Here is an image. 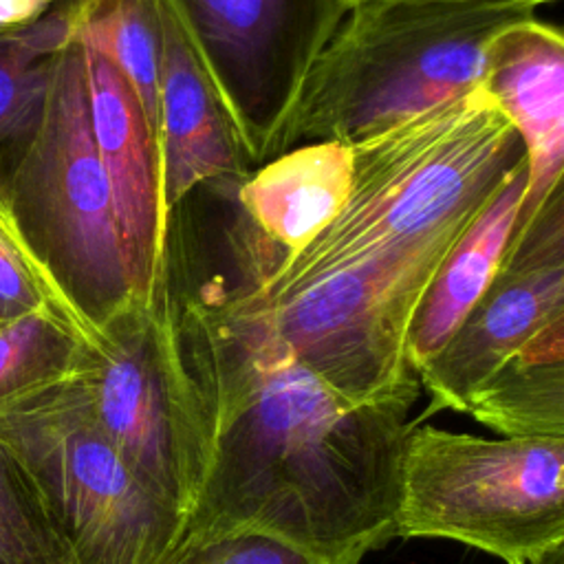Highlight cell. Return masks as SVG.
I'll return each instance as SVG.
<instances>
[{
    "mask_svg": "<svg viewBox=\"0 0 564 564\" xmlns=\"http://www.w3.org/2000/svg\"><path fill=\"white\" fill-rule=\"evenodd\" d=\"M229 229L207 264L167 227L156 293L189 381L203 471L176 544L260 533L333 564L394 538L419 394L350 405L278 335Z\"/></svg>",
    "mask_w": 564,
    "mask_h": 564,
    "instance_id": "obj_1",
    "label": "cell"
},
{
    "mask_svg": "<svg viewBox=\"0 0 564 564\" xmlns=\"http://www.w3.org/2000/svg\"><path fill=\"white\" fill-rule=\"evenodd\" d=\"M350 148L348 200L300 253L278 258L245 216L234 218L238 249L262 293L467 227L524 159L482 82Z\"/></svg>",
    "mask_w": 564,
    "mask_h": 564,
    "instance_id": "obj_2",
    "label": "cell"
},
{
    "mask_svg": "<svg viewBox=\"0 0 564 564\" xmlns=\"http://www.w3.org/2000/svg\"><path fill=\"white\" fill-rule=\"evenodd\" d=\"M520 0H350L313 59L278 154L352 143L482 82L491 44L535 18Z\"/></svg>",
    "mask_w": 564,
    "mask_h": 564,
    "instance_id": "obj_3",
    "label": "cell"
},
{
    "mask_svg": "<svg viewBox=\"0 0 564 564\" xmlns=\"http://www.w3.org/2000/svg\"><path fill=\"white\" fill-rule=\"evenodd\" d=\"M0 218L53 311L86 341L141 304L93 141L79 44L53 57L42 121L0 178Z\"/></svg>",
    "mask_w": 564,
    "mask_h": 564,
    "instance_id": "obj_4",
    "label": "cell"
},
{
    "mask_svg": "<svg viewBox=\"0 0 564 564\" xmlns=\"http://www.w3.org/2000/svg\"><path fill=\"white\" fill-rule=\"evenodd\" d=\"M394 535L456 540L507 564L564 544V438L410 425Z\"/></svg>",
    "mask_w": 564,
    "mask_h": 564,
    "instance_id": "obj_5",
    "label": "cell"
},
{
    "mask_svg": "<svg viewBox=\"0 0 564 564\" xmlns=\"http://www.w3.org/2000/svg\"><path fill=\"white\" fill-rule=\"evenodd\" d=\"M0 438L33 476L77 564H161L183 516L97 425L77 375L0 412Z\"/></svg>",
    "mask_w": 564,
    "mask_h": 564,
    "instance_id": "obj_6",
    "label": "cell"
},
{
    "mask_svg": "<svg viewBox=\"0 0 564 564\" xmlns=\"http://www.w3.org/2000/svg\"><path fill=\"white\" fill-rule=\"evenodd\" d=\"M465 227L350 262L291 289L262 293L229 231L278 335L330 392L350 405L419 394L405 335L441 260Z\"/></svg>",
    "mask_w": 564,
    "mask_h": 564,
    "instance_id": "obj_7",
    "label": "cell"
},
{
    "mask_svg": "<svg viewBox=\"0 0 564 564\" xmlns=\"http://www.w3.org/2000/svg\"><path fill=\"white\" fill-rule=\"evenodd\" d=\"M77 379L101 432L185 520L203 471V438L161 297L132 304L97 333Z\"/></svg>",
    "mask_w": 564,
    "mask_h": 564,
    "instance_id": "obj_8",
    "label": "cell"
},
{
    "mask_svg": "<svg viewBox=\"0 0 564 564\" xmlns=\"http://www.w3.org/2000/svg\"><path fill=\"white\" fill-rule=\"evenodd\" d=\"M205 70L258 167L275 156L297 90L337 26L341 0H156Z\"/></svg>",
    "mask_w": 564,
    "mask_h": 564,
    "instance_id": "obj_9",
    "label": "cell"
},
{
    "mask_svg": "<svg viewBox=\"0 0 564 564\" xmlns=\"http://www.w3.org/2000/svg\"><path fill=\"white\" fill-rule=\"evenodd\" d=\"M564 324V192L513 231L491 284L419 370L434 408L467 410L474 392L518 350Z\"/></svg>",
    "mask_w": 564,
    "mask_h": 564,
    "instance_id": "obj_10",
    "label": "cell"
},
{
    "mask_svg": "<svg viewBox=\"0 0 564 564\" xmlns=\"http://www.w3.org/2000/svg\"><path fill=\"white\" fill-rule=\"evenodd\" d=\"M79 46L93 141L108 178L128 278L134 297L152 304L165 247L159 143L121 70L106 55Z\"/></svg>",
    "mask_w": 564,
    "mask_h": 564,
    "instance_id": "obj_11",
    "label": "cell"
},
{
    "mask_svg": "<svg viewBox=\"0 0 564 564\" xmlns=\"http://www.w3.org/2000/svg\"><path fill=\"white\" fill-rule=\"evenodd\" d=\"M482 86L518 132L527 185L516 229L527 227L564 183V37L535 18L496 37Z\"/></svg>",
    "mask_w": 564,
    "mask_h": 564,
    "instance_id": "obj_12",
    "label": "cell"
},
{
    "mask_svg": "<svg viewBox=\"0 0 564 564\" xmlns=\"http://www.w3.org/2000/svg\"><path fill=\"white\" fill-rule=\"evenodd\" d=\"M159 4V2H156ZM161 209L172 212L203 183L256 170L174 18L159 4Z\"/></svg>",
    "mask_w": 564,
    "mask_h": 564,
    "instance_id": "obj_13",
    "label": "cell"
},
{
    "mask_svg": "<svg viewBox=\"0 0 564 564\" xmlns=\"http://www.w3.org/2000/svg\"><path fill=\"white\" fill-rule=\"evenodd\" d=\"M350 181V143L313 141L238 176L234 200L251 227L278 249V258H291L339 216Z\"/></svg>",
    "mask_w": 564,
    "mask_h": 564,
    "instance_id": "obj_14",
    "label": "cell"
},
{
    "mask_svg": "<svg viewBox=\"0 0 564 564\" xmlns=\"http://www.w3.org/2000/svg\"><path fill=\"white\" fill-rule=\"evenodd\" d=\"M527 185L522 159L489 203L463 229L427 282L405 335L410 368L416 372L445 346L502 264Z\"/></svg>",
    "mask_w": 564,
    "mask_h": 564,
    "instance_id": "obj_15",
    "label": "cell"
},
{
    "mask_svg": "<svg viewBox=\"0 0 564 564\" xmlns=\"http://www.w3.org/2000/svg\"><path fill=\"white\" fill-rule=\"evenodd\" d=\"M465 412L500 436L564 438V324L511 355L474 392Z\"/></svg>",
    "mask_w": 564,
    "mask_h": 564,
    "instance_id": "obj_16",
    "label": "cell"
},
{
    "mask_svg": "<svg viewBox=\"0 0 564 564\" xmlns=\"http://www.w3.org/2000/svg\"><path fill=\"white\" fill-rule=\"evenodd\" d=\"M77 44L106 55L121 70L159 143L161 26L156 0H77Z\"/></svg>",
    "mask_w": 564,
    "mask_h": 564,
    "instance_id": "obj_17",
    "label": "cell"
},
{
    "mask_svg": "<svg viewBox=\"0 0 564 564\" xmlns=\"http://www.w3.org/2000/svg\"><path fill=\"white\" fill-rule=\"evenodd\" d=\"M86 337L53 308L0 324V412L79 372Z\"/></svg>",
    "mask_w": 564,
    "mask_h": 564,
    "instance_id": "obj_18",
    "label": "cell"
},
{
    "mask_svg": "<svg viewBox=\"0 0 564 564\" xmlns=\"http://www.w3.org/2000/svg\"><path fill=\"white\" fill-rule=\"evenodd\" d=\"M0 564H77L33 476L2 438Z\"/></svg>",
    "mask_w": 564,
    "mask_h": 564,
    "instance_id": "obj_19",
    "label": "cell"
},
{
    "mask_svg": "<svg viewBox=\"0 0 564 564\" xmlns=\"http://www.w3.org/2000/svg\"><path fill=\"white\" fill-rule=\"evenodd\" d=\"M53 57L26 53L13 31L0 33V178L31 143L44 112Z\"/></svg>",
    "mask_w": 564,
    "mask_h": 564,
    "instance_id": "obj_20",
    "label": "cell"
},
{
    "mask_svg": "<svg viewBox=\"0 0 564 564\" xmlns=\"http://www.w3.org/2000/svg\"><path fill=\"white\" fill-rule=\"evenodd\" d=\"M161 564H333L289 542L260 535L234 533L194 544H176Z\"/></svg>",
    "mask_w": 564,
    "mask_h": 564,
    "instance_id": "obj_21",
    "label": "cell"
},
{
    "mask_svg": "<svg viewBox=\"0 0 564 564\" xmlns=\"http://www.w3.org/2000/svg\"><path fill=\"white\" fill-rule=\"evenodd\" d=\"M40 308L53 306L0 218V324Z\"/></svg>",
    "mask_w": 564,
    "mask_h": 564,
    "instance_id": "obj_22",
    "label": "cell"
},
{
    "mask_svg": "<svg viewBox=\"0 0 564 564\" xmlns=\"http://www.w3.org/2000/svg\"><path fill=\"white\" fill-rule=\"evenodd\" d=\"M51 4L53 0H0V33L29 26Z\"/></svg>",
    "mask_w": 564,
    "mask_h": 564,
    "instance_id": "obj_23",
    "label": "cell"
},
{
    "mask_svg": "<svg viewBox=\"0 0 564 564\" xmlns=\"http://www.w3.org/2000/svg\"><path fill=\"white\" fill-rule=\"evenodd\" d=\"M527 564H564V544H557V546L544 551L542 555L529 560Z\"/></svg>",
    "mask_w": 564,
    "mask_h": 564,
    "instance_id": "obj_24",
    "label": "cell"
},
{
    "mask_svg": "<svg viewBox=\"0 0 564 564\" xmlns=\"http://www.w3.org/2000/svg\"><path fill=\"white\" fill-rule=\"evenodd\" d=\"M344 4L346 2H350V0H341ZM520 2H529V4H533V7H542V4H551V2H555V0H520Z\"/></svg>",
    "mask_w": 564,
    "mask_h": 564,
    "instance_id": "obj_25",
    "label": "cell"
}]
</instances>
